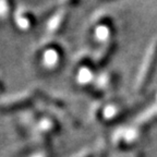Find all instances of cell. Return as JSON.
<instances>
[{
  "label": "cell",
  "mask_w": 157,
  "mask_h": 157,
  "mask_svg": "<svg viewBox=\"0 0 157 157\" xmlns=\"http://www.w3.org/2000/svg\"><path fill=\"white\" fill-rule=\"evenodd\" d=\"M115 23L111 17L103 14L97 17L93 24V36L99 43L107 44L115 39Z\"/></svg>",
  "instance_id": "cell-1"
},
{
  "label": "cell",
  "mask_w": 157,
  "mask_h": 157,
  "mask_svg": "<svg viewBox=\"0 0 157 157\" xmlns=\"http://www.w3.org/2000/svg\"><path fill=\"white\" fill-rule=\"evenodd\" d=\"M70 19V12L68 9L58 8L56 12L48 19L47 22V32L50 35H60L68 25Z\"/></svg>",
  "instance_id": "cell-2"
},
{
  "label": "cell",
  "mask_w": 157,
  "mask_h": 157,
  "mask_svg": "<svg viewBox=\"0 0 157 157\" xmlns=\"http://www.w3.org/2000/svg\"><path fill=\"white\" fill-rule=\"evenodd\" d=\"M157 66V39L151 46L150 50L147 52L145 62L143 64L142 72L140 75V86L144 87L148 81H150L151 76L154 73V70Z\"/></svg>",
  "instance_id": "cell-3"
},
{
  "label": "cell",
  "mask_w": 157,
  "mask_h": 157,
  "mask_svg": "<svg viewBox=\"0 0 157 157\" xmlns=\"http://www.w3.org/2000/svg\"><path fill=\"white\" fill-rule=\"evenodd\" d=\"M14 24L20 31L29 32L36 25V17L29 10L20 9L13 15Z\"/></svg>",
  "instance_id": "cell-4"
},
{
  "label": "cell",
  "mask_w": 157,
  "mask_h": 157,
  "mask_svg": "<svg viewBox=\"0 0 157 157\" xmlns=\"http://www.w3.org/2000/svg\"><path fill=\"white\" fill-rule=\"evenodd\" d=\"M117 47L118 44L115 39L111 40V42L107 43V44H105V47L103 48V50L101 52V54H99V56L97 58V63L99 66H105L110 60L111 57L113 56V54L117 50Z\"/></svg>",
  "instance_id": "cell-5"
},
{
  "label": "cell",
  "mask_w": 157,
  "mask_h": 157,
  "mask_svg": "<svg viewBox=\"0 0 157 157\" xmlns=\"http://www.w3.org/2000/svg\"><path fill=\"white\" fill-rule=\"evenodd\" d=\"M14 1L13 0H0V22H6L14 15Z\"/></svg>",
  "instance_id": "cell-6"
},
{
  "label": "cell",
  "mask_w": 157,
  "mask_h": 157,
  "mask_svg": "<svg viewBox=\"0 0 157 157\" xmlns=\"http://www.w3.org/2000/svg\"><path fill=\"white\" fill-rule=\"evenodd\" d=\"M81 3V0H61L60 6L64 9H72V8L78 7Z\"/></svg>",
  "instance_id": "cell-7"
},
{
  "label": "cell",
  "mask_w": 157,
  "mask_h": 157,
  "mask_svg": "<svg viewBox=\"0 0 157 157\" xmlns=\"http://www.w3.org/2000/svg\"><path fill=\"white\" fill-rule=\"evenodd\" d=\"M101 1H113V0H101Z\"/></svg>",
  "instance_id": "cell-8"
}]
</instances>
